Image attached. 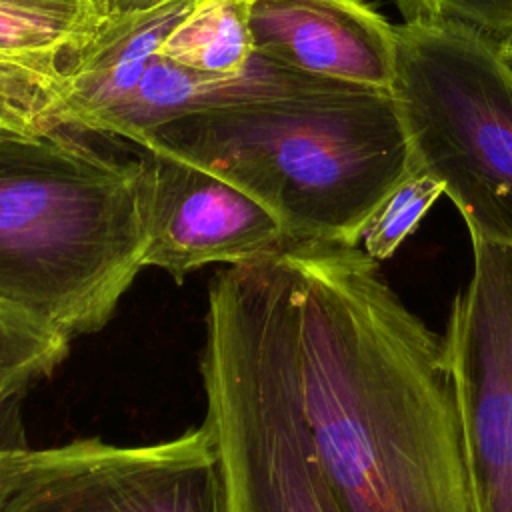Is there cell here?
I'll list each match as a JSON object with an SVG mask.
<instances>
[{"instance_id": "cell-1", "label": "cell", "mask_w": 512, "mask_h": 512, "mask_svg": "<svg viewBox=\"0 0 512 512\" xmlns=\"http://www.w3.org/2000/svg\"><path fill=\"white\" fill-rule=\"evenodd\" d=\"M276 254L304 422L342 512H476L444 338L358 246Z\"/></svg>"}, {"instance_id": "cell-2", "label": "cell", "mask_w": 512, "mask_h": 512, "mask_svg": "<svg viewBox=\"0 0 512 512\" xmlns=\"http://www.w3.org/2000/svg\"><path fill=\"white\" fill-rule=\"evenodd\" d=\"M138 144L236 184L276 216L288 242L358 246L374 208L414 166L390 88L210 108L160 124Z\"/></svg>"}, {"instance_id": "cell-3", "label": "cell", "mask_w": 512, "mask_h": 512, "mask_svg": "<svg viewBox=\"0 0 512 512\" xmlns=\"http://www.w3.org/2000/svg\"><path fill=\"white\" fill-rule=\"evenodd\" d=\"M140 164L0 128V310L72 340L102 330L144 268Z\"/></svg>"}, {"instance_id": "cell-4", "label": "cell", "mask_w": 512, "mask_h": 512, "mask_svg": "<svg viewBox=\"0 0 512 512\" xmlns=\"http://www.w3.org/2000/svg\"><path fill=\"white\" fill-rule=\"evenodd\" d=\"M200 374L226 512H342L304 422L276 250L212 278Z\"/></svg>"}, {"instance_id": "cell-5", "label": "cell", "mask_w": 512, "mask_h": 512, "mask_svg": "<svg viewBox=\"0 0 512 512\" xmlns=\"http://www.w3.org/2000/svg\"><path fill=\"white\" fill-rule=\"evenodd\" d=\"M416 168L436 178L470 238L512 246V66L472 32L396 26L390 86Z\"/></svg>"}, {"instance_id": "cell-6", "label": "cell", "mask_w": 512, "mask_h": 512, "mask_svg": "<svg viewBox=\"0 0 512 512\" xmlns=\"http://www.w3.org/2000/svg\"><path fill=\"white\" fill-rule=\"evenodd\" d=\"M4 512H226L214 434L202 422L144 446L80 438L38 448Z\"/></svg>"}, {"instance_id": "cell-7", "label": "cell", "mask_w": 512, "mask_h": 512, "mask_svg": "<svg viewBox=\"0 0 512 512\" xmlns=\"http://www.w3.org/2000/svg\"><path fill=\"white\" fill-rule=\"evenodd\" d=\"M472 252L442 338L476 512H512V246L472 238Z\"/></svg>"}, {"instance_id": "cell-8", "label": "cell", "mask_w": 512, "mask_h": 512, "mask_svg": "<svg viewBox=\"0 0 512 512\" xmlns=\"http://www.w3.org/2000/svg\"><path fill=\"white\" fill-rule=\"evenodd\" d=\"M138 164L144 266L182 282L206 264H238L288 242L266 206L210 170L154 150Z\"/></svg>"}, {"instance_id": "cell-9", "label": "cell", "mask_w": 512, "mask_h": 512, "mask_svg": "<svg viewBox=\"0 0 512 512\" xmlns=\"http://www.w3.org/2000/svg\"><path fill=\"white\" fill-rule=\"evenodd\" d=\"M254 54L342 86L390 88L396 26L362 0H248Z\"/></svg>"}, {"instance_id": "cell-10", "label": "cell", "mask_w": 512, "mask_h": 512, "mask_svg": "<svg viewBox=\"0 0 512 512\" xmlns=\"http://www.w3.org/2000/svg\"><path fill=\"white\" fill-rule=\"evenodd\" d=\"M108 16L106 0H0V128L56 130L66 72Z\"/></svg>"}, {"instance_id": "cell-11", "label": "cell", "mask_w": 512, "mask_h": 512, "mask_svg": "<svg viewBox=\"0 0 512 512\" xmlns=\"http://www.w3.org/2000/svg\"><path fill=\"white\" fill-rule=\"evenodd\" d=\"M336 86L342 84L278 66L258 54L238 76H206L156 56L138 86L120 104L98 116L88 130L114 134L138 144L148 130L194 112Z\"/></svg>"}, {"instance_id": "cell-12", "label": "cell", "mask_w": 512, "mask_h": 512, "mask_svg": "<svg viewBox=\"0 0 512 512\" xmlns=\"http://www.w3.org/2000/svg\"><path fill=\"white\" fill-rule=\"evenodd\" d=\"M198 2L170 0L144 12L110 14L66 72L54 108L56 130H88L98 116L120 104L138 86L168 34Z\"/></svg>"}, {"instance_id": "cell-13", "label": "cell", "mask_w": 512, "mask_h": 512, "mask_svg": "<svg viewBox=\"0 0 512 512\" xmlns=\"http://www.w3.org/2000/svg\"><path fill=\"white\" fill-rule=\"evenodd\" d=\"M158 56L206 76H238L252 58L248 0H200L168 34Z\"/></svg>"}, {"instance_id": "cell-14", "label": "cell", "mask_w": 512, "mask_h": 512, "mask_svg": "<svg viewBox=\"0 0 512 512\" xmlns=\"http://www.w3.org/2000/svg\"><path fill=\"white\" fill-rule=\"evenodd\" d=\"M68 352V340L0 310V414L12 418L18 402L50 378Z\"/></svg>"}, {"instance_id": "cell-15", "label": "cell", "mask_w": 512, "mask_h": 512, "mask_svg": "<svg viewBox=\"0 0 512 512\" xmlns=\"http://www.w3.org/2000/svg\"><path fill=\"white\" fill-rule=\"evenodd\" d=\"M442 192L436 178L412 166L366 220L360 232L362 252L374 262L390 258Z\"/></svg>"}, {"instance_id": "cell-16", "label": "cell", "mask_w": 512, "mask_h": 512, "mask_svg": "<svg viewBox=\"0 0 512 512\" xmlns=\"http://www.w3.org/2000/svg\"><path fill=\"white\" fill-rule=\"evenodd\" d=\"M404 22L452 26L490 42L512 32V0H394Z\"/></svg>"}, {"instance_id": "cell-17", "label": "cell", "mask_w": 512, "mask_h": 512, "mask_svg": "<svg viewBox=\"0 0 512 512\" xmlns=\"http://www.w3.org/2000/svg\"><path fill=\"white\" fill-rule=\"evenodd\" d=\"M32 458V448L12 444L4 434H0V512H4L8 500L26 476Z\"/></svg>"}, {"instance_id": "cell-18", "label": "cell", "mask_w": 512, "mask_h": 512, "mask_svg": "<svg viewBox=\"0 0 512 512\" xmlns=\"http://www.w3.org/2000/svg\"><path fill=\"white\" fill-rule=\"evenodd\" d=\"M110 14H132L158 8L170 0H106Z\"/></svg>"}, {"instance_id": "cell-19", "label": "cell", "mask_w": 512, "mask_h": 512, "mask_svg": "<svg viewBox=\"0 0 512 512\" xmlns=\"http://www.w3.org/2000/svg\"><path fill=\"white\" fill-rule=\"evenodd\" d=\"M492 44L498 48L500 56L512 66V32H508L506 36H502L500 40H496V42H492Z\"/></svg>"}, {"instance_id": "cell-20", "label": "cell", "mask_w": 512, "mask_h": 512, "mask_svg": "<svg viewBox=\"0 0 512 512\" xmlns=\"http://www.w3.org/2000/svg\"><path fill=\"white\" fill-rule=\"evenodd\" d=\"M8 420H10V418H4V416H2V414H0V430H2V428H6V426H8ZM0 434H4V432H0Z\"/></svg>"}]
</instances>
